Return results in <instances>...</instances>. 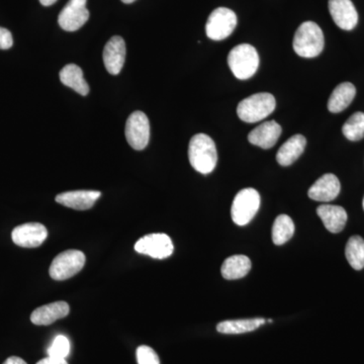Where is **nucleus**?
Listing matches in <instances>:
<instances>
[{
    "instance_id": "f257e3e1",
    "label": "nucleus",
    "mask_w": 364,
    "mask_h": 364,
    "mask_svg": "<svg viewBox=\"0 0 364 364\" xmlns=\"http://www.w3.org/2000/svg\"><path fill=\"white\" fill-rule=\"evenodd\" d=\"M188 158L193 168L202 174L214 171L218 162L215 144L205 134H198L191 138L188 147Z\"/></svg>"
},
{
    "instance_id": "f03ea898",
    "label": "nucleus",
    "mask_w": 364,
    "mask_h": 364,
    "mask_svg": "<svg viewBox=\"0 0 364 364\" xmlns=\"http://www.w3.org/2000/svg\"><path fill=\"white\" fill-rule=\"evenodd\" d=\"M294 50L303 58H315L324 49V33L314 21H305L299 26L294 38Z\"/></svg>"
},
{
    "instance_id": "7ed1b4c3",
    "label": "nucleus",
    "mask_w": 364,
    "mask_h": 364,
    "mask_svg": "<svg viewBox=\"0 0 364 364\" xmlns=\"http://www.w3.org/2000/svg\"><path fill=\"white\" fill-rule=\"evenodd\" d=\"M277 107L272 95L267 92L256 93L242 100L237 107V114L245 123H257L267 119Z\"/></svg>"
},
{
    "instance_id": "20e7f679",
    "label": "nucleus",
    "mask_w": 364,
    "mask_h": 364,
    "mask_svg": "<svg viewBox=\"0 0 364 364\" xmlns=\"http://www.w3.org/2000/svg\"><path fill=\"white\" fill-rule=\"evenodd\" d=\"M259 55L255 48L249 44L236 46L228 56V64L232 73L240 80L252 77L259 67Z\"/></svg>"
},
{
    "instance_id": "39448f33",
    "label": "nucleus",
    "mask_w": 364,
    "mask_h": 364,
    "mask_svg": "<svg viewBox=\"0 0 364 364\" xmlns=\"http://www.w3.org/2000/svg\"><path fill=\"white\" fill-rule=\"evenodd\" d=\"M259 208V193L254 188L242 189L235 196L232 205V220L238 226H246L252 221Z\"/></svg>"
},
{
    "instance_id": "423d86ee",
    "label": "nucleus",
    "mask_w": 364,
    "mask_h": 364,
    "mask_svg": "<svg viewBox=\"0 0 364 364\" xmlns=\"http://www.w3.org/2000/svg\"><path fill=\"white\" fill-rule=\"evenodd\" d=\"M85 264V253L79 250H67L60 253L50 267V277L55 280H66L81 272Z\"/></svg>"
},
{
    "instance_id": "0eeeda50",
    "label": "nucleus",
    "mask_w": 364,
    "mask_h": 364,
    "mask_svg": "<svg viewBox=\"0 0 364 364\" xmlns=\"http://www.w3.org/2000/svg\"><path fill=\"white\" fill-rule=\"evenodd\" d=\"M237 26V16L232 9L219 7L208 16L205 33L210 40L227 39Z\"/></svg>"
},
{
    "instance_id": "6e6552de",
    "label": "nucleus",
    "mask_w": 364,
    "mask_h": 364,
    "mask_svg": "<svg viewBox=\"0 0 364 364\" xmlns=\"http://www.w3.org/2000/svg\"><path fill=\"white\" fill-rule=\"evenodd\" d=\"M126 138L133 149L141 151L147 147L150 140V123L142 112H134L127 119Z\"/></svg>"
},
{
    "instance_id": "1a4fd4ad",
    "label": "nucleus",
    "mask_w": 364,
    "mask_h": 364,
    "mask_svg": "<svg viewBox=\"0 0 364 364\" xmlns=\"http://www.w3.org/2000/svg\"><path fill=\"white\" fill-rule=\"evenodd\" d=\"M135 250L155 259H165L172 255L174 246L168 235L149 234L136 242Z\"/></svg>"
},
{
    "instance_id": "9d476101",
    "label": "nucleus",
    "mask_w": 364,
    "mask_h": 364,
    "mask_svg": "<svg viewBox=\"0 0 364 364\" xmlns=\"http://www.w3.org/2000/svg\"><path fill=\"white\" fill-rule=\"evenodd\" d=\"M87 0H69L59 14V26L66 32H76L85 25L90 18V11L86 9Z\"/></svg>"
},
{
    "instance_id": "9b49d317",
    "label": "nucleus",
    "mask_w": 364,
    "mask_h": 364,
    "mask_svg": "<svg viewBox=\"0 0 364 364\" xmlns=\"http://www.w3.org/2000/svg\"><path fill=\"white\" fill-rule=\"evenodd\" d=\"M48 231L40 223H28L14 228L11 239L16 245L23 248H37L44 243Z\"/></svg>"
},
{
    "instance_id": "f8f14e48",
    "label": "nucleus",
    "mask_w": 364,
    "mask_h": 364,
    "mask_svg": "<svg viewBox=\"0 0 364 364\" xmlns=\"http://www.w3.org/2000/svg\"><path fill=\"white\" fill-rule=\"evenodd\" d=\"M329 11L342 30L351 31L358 26V14L351 0H329Z\"/></svg>"
},
{
    "instance_id": "ddd939ff",
    "label": "nucleus",
    "mask_w": 364,
    "mask_h": 364,
    "mask_svg": "<svg viewBox=\"0 0 364 364\" xmlns=\"http://www.w3.org/2000/svg\"><path fill=\"white\" fill-rule=\"evenodd\" d=\"M126 60V43L123 38L114 36L107 43L104 49V63L107 72L117 75L123 69Z\"/></svg>"
},
{
    "instance_id": "4468645a",
    "label": "nucleus",
    "mask_w": 364,
    "mask_h": 364,
    "mask_svg": "<svg viewBox=\"0 0 364 364\" xmlns=\"http://www.w3.org/2000/svg\"><path fill=\"white\" fill-rule=\"evenodd\" d=\"M341 184L336 176L327 173L321 176L309 189V198L316 202L328 203L334 200L339 196Z\"/></svg>"
},
{
    "instance_id": "2eb2a0df",
    "label": "nucleus",
    "mask_w": 364,
    "mask_h": 364,
    "mask_svg": "<svg viewBox=\"0 0 364 364\" xmlns=\"http://www.w3.org/2000/svg\"><path fill=\"white\" fill-rule=\"evenodd\" d=\"M282 132V127L277 122H264L249 133L248 140L254 146L270 149L279 141Z\"/></svg>"
},
{
    "instance_id": "dca6fc26",
    "label": "nucleus",
    "mask_w": 364,
    "mask_h": 364,
    "mask_svg": "<svg viewBox=\"0 0 364 364\" xmlns=\"http://www.w3.org/2000/svg\"><path fill=\"white\" fill-rule=\"evenodd\" d=\"M100 195V191H67L57 196L56 202L73 210H85L95 205Z\"/></svg>"
},
{
    "instance_id": "f3484780",
    "label": "nucleus",
    "mask_w": 364,
    "mask_h": 364,
    "mask_svg": "<svg viewBox=\"0 0 364 364\" xmlns=\"http://www.w3.org/2000/svg\"><path fill=\"white\" fill-rule=\"evenodd\" d=\"M70 308L66 301H55V303L49 304L39 306L31 315V321L33 324L37 326L51 325L60 318L67 317Z\"/></svg>"
},
{
    "instance_id": "a211bd4d",
    "label": "nucleus",
    "mask_w": 364,
    "mask_h": 364,
    "mask_svg": "<svg viewBox=\"0 0 364 364\" xmlns=\"http://www.w3.org/2000/svg\"><path fill=\"white\" fill-rule=\"evenodd\" d=\"M317 214L322 220L326 229L333 234L340 233L344 229L348 219L346 210L339 205H320L317 208Z\"/></svg>"
},
{
    "instance_id": "6ab92c4d",
    "label": "nucleus",
    "mask_w": 364,
    "mask_h": 364,
    "mask_svg": "<svg viewBox=\"0 0 364 364\" xmlns=\"http://www.w3.org/2000/svg\"><path fill=\"white\" fill-rule=\"evenodd\" d=\"M306 146V140L303 135H294L291 136L282 147L277 154V162L282 166H289L296 162L303 154Z\"/></svg>"
},
{
    "instance_id": "aec40b11",
    "label": "nucleus",
    "mask_w": 364,
    "mask_h": 364,
    "mask_svg": "<svg viewBox=\"0 0 364 364\" xmlns=\"http://www.w3.org/2000/svg\"><path fill=\"white\" fill-rule=\"evenodd\" d=\"M355 95V86L350 82L341 83L335 88L328 100V109L333 114L343 112L353 102Z\"/></svg>"
},
{
    "instance_id": "412c9836",
    "label": "nucleus",
    "mask_w": 364,
    "mask_h": 364,
    "mask_svg": "<svg viewBox=\"0 0 364 364\" xmlns=\"http://www.w3.org/2000/svg\"><path fill=\"white\" fill-rule=\"evenodd\" d=\"M251 267H252V263L247 256L234 255L224 261L221 272L225 279H240L248 274Z\"/></svg>"
},
{
    "instance_id": "4be33fe9",
    "label": "nucleus",
    "mask_w": 364,
    "mask_h": 364,
    "mask_svg": "<svg viewBox=\"0 0 364 364\" xmlns=\"http://www.w3.org/2000/svg\"><path fill=\"white\" fill-rule=\"evenodd\" d=\"M60 80L83 97L90 93V86L83 77L82 69L75 64H68L60 71Z\"/></svg>"
},
{
    "instance_id": "5701e85b",
    "label": "nucleus",
    "mask_w": 364,
    "mask_h": 364,
    "mask_svg": "<svg viewBox=\"0 0 364 364\" xmlns=\"http://www.w3.org/2000/svg\"><path fill=\"white\" fill-rule=\"evenodd\" d=\"M267 322V318H263L224 321L218 324L217 330L222 334H243V333L252 332L258 329Z\"/></svg>"
},
{
    "instance_id": "b1692460",
    "label": "nucleus",
    "mask_w": 364,
    "mask_h": 364,
    "mask_svg": "<svg viewBox=\"0 0 364 364\" xmlns=\"http://www.w3.org/2000/svg\"><path fill=\"white\" fill-rule=\"evenodd\" d=\"M294 233L293 220L287 215H280L275 219L272 227V241L275 245H284L291 240Z\"/></svg>"
},
{
    "instance_id": "393cba45",
    "label": "nucleus",
    "mask_w": 364,
    "mask_h": 364,
    "mask_svg": "<svg viewBox=\"0 0 364 364\" xmlns=\"http://www.w3.org/2000/svg\"><path fill=\"white\" fill-rule=\"evenodd\" d=\"M345 255L353 269H363L364 240L360 236H352L349 239L345 248Z\"/></svg>"
},
{
    "instance_id": "a878e982",
    "label": "nucleus",
    "mask_w": 364,
    "mask_h": 364,
    "mask_svg": "<svg viewBox=\"0 0 364 364\" xmlns=\"http://www.w3.org/2000/svg\"><path fill=\"white\" fill-rule=\"evenodd\" d=\"M342 133L348 140L356 141L364 138V114L361 112L352 114L342 127Z\"/></svg>"
},
{
    "instance_id": "bb28decb",
    "label": "nucleus",
    "mask_w": 364,
    "mask_h": 364,
    "mask_svg": "<svg viewBox=\"0 0 364 364\" xmlns=\"http://www.w3.org/2000/svg\"><path fill=\"white\" fill-rule=\"evenodd\" d=\"M47 352L48 356L51 358L65 359L70 353V342L64 335H58Z\"/></svg>"
},
{
    "instance_id": "cd10ccee",
    "label": "nucleus",
    "mask_w": 364,
    "mask_h": 364,
    "mask_svg": "<svg viewBox=\"0 0 364 364\" xmlns=\"http://www.w3.org/2000/svg\"><path fill=\"white\" fill-rule=\"evenodd\" d=\"M136 355L138 364H160L156 352L149 346L142 345V346L138 347Z\"/></svg>"
},
{
    "instance_id": "c85d7f7f",
    "label": "nucleus",
    "mask_w": 364,
    "mask_h": 364,
    "mask_svg": "<svg viewBox=\"0 0 364 364\" xmlns=\"http://www.w3.org/2000/svg\"><path fill=\"white\" fill-rule=\"evenodd\" d=\"M14 38L7 28L0 26V50H9L13 47Z\"/></svg>"
},
{
    "instance_id": "c756f323",
    "label": "nucleus",
    "mask_w": 364,
    "mask_h": 364,
    "mask_svg": "<svg viewBox=\"0 0 364 364\" xmlns=\"http://www.w3.org/2000/svg\"><path fill=\"white\" fill-rule=\"evenodd\" d=\"M37 364H68L67 363L66 359L64 358H56L48 356L42 360H40Z\"/></svg>"
},
{
    "instance_id": "7c9ffc66",
    "label": "nucleus",
    "mask_w": 364,
    "mask_h": 364,
    "mask_svg": "<svg viewBox=\"0 0 364 364\" xmlns=\"http://www.w3.org/2000/svg\"><path fill=\"white\" fill-rule=\"evenodd\" d=\"M4 364H28L23 359L18 358V356H11L4 361Z\"/></svg>"
},
{
    "instance_id": "2f4dec72",
    "label": "nucleus",
    "mask_w": 364,
    "mask_h": 364,
    "mask_svg": "<svg viewBox=\"0 0 364 364\" xmlns=\"http://www.w3.org/2000/svg\"><path fill=\"white\" fill-rule=\"evenodd\" d=\"M57 0H40L41 4L44 6H51Z\"/></svg>"
},
{
    "instance_id": "473e14b6",
    "label": "nucleus",
    "mask_w": 364,
    "mask_h": 364,
    "mask_svg": "<svg viewBox=\"0 0 364 364\" xmlns=\"http://www.w3.org/2000/svg\"><path fill=\"white\" fill-rule=\"evenodd\" d=\"M122 1L124 2V4H133L134 1H136V0H122Z\"/></svg>"
},
{
    "instance_id": "72a5a7b5",
    "label": "nucleus",
    "mask_w": 364,
    "mask_h": 364,
    "mask_svg": "<svg viewBox=\"0 0 364 364\" xmlns=\"http://www.w3.org/2000/svg\"><path fill=\"white\" fill-rule=\"evenodd\" d=\"M363 210H364V198H363Z\"/></svg>"
}]
</instances>
